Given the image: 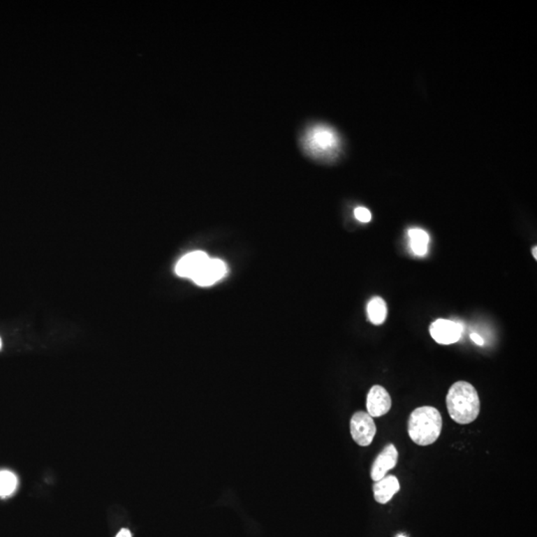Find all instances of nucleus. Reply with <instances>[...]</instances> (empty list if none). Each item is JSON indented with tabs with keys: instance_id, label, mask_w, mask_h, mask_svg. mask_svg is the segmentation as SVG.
Listing matches in <instances>:
<instances>
[{
	"instance_id": "1",
	"label": "nucleus",
	"mask_w": 537,
	"mask_h": 537,
	"mask_svg": "<svg viewBox=\"0 0 537 537\" xmlns=\"http://www.w3.org/2000/svg\"><path fill=\"white\" fill-rule=\"evenodd\" d=\"M446 403L450 417L461 425L473 423L480 414L478 391L466 381H458L450 387Z\"/></svg>"
},
{
	"instance_id": "2",
	"label": "nucleus",
	"mask_w": 537,
	"mask_h": 537,
	"mask_svg": "<svg viewBox=\"0 0 537 537\" xmlns=\"http://www.w3.org/2000/svg\"><path fill=\"white\" fill-rule=\"evenodd\" d=\"M443 428L442 415L432 406L417 408L408 421V433L415 444L432 445L440 437Z\"/></svg>"
},
{
	"instance_id": "3",
	"label": "nucleus",
	"mask_w": 537,
	"mask_h": 537,
	"mask_svg": "<svg viewBox=\"0 0 537 537\" xmlns=\"http://www.w3.org/2000/svg\"><path fill=\"white\" fill-rule=\"evenodd\" d=\"M341 145L339 135L334 128L318 125L309 128L302 138V147L309 156L316 159H332Z\"/></svg>"
},
{
	"instance_id": "4",
	"label": "nucleus",
	"mask_w": 537,
	"mask_h": 537,
	"mask_svg": "<svg viewBox=\"0 0 537 537\" xmlns=\"http://www.w3.org/2000/svg\"><path fill=\"white\" fill-rule=\"evenodd\" d=\"M351 433L356 444L367 447L372 444L376 434L374 418L367 412L354 413L351 420Z\"/></svg>"
},
{
	"instance_id": "5",
	"label": "nucleus",
	"mask_w": 537,
	"mask_h": 537,
	"mask_svg": "<svg viewBox=\"0 0 537 537\" xmlns=\"http://www.w3.org/2000/svg\"><path fill=\"white\" fill-rule=\"evenodd\" d=\"M227 272L228 268L225 262L216 258H209L192 281L200 287H209L222 280Z\"/></svg>"
},
{
	"instance_id": "6",
	"label": "nucleus",
	"mask_w": 537,
	"mask_h": 537,
	"mask_svg": "<svg viewBox=\"0 0 537 537\" xmlns=\"http://www.w3.org/2000/svg\"><path fill=\"white\" fill-rule=\"evenodd\" d=\"M463 328L458 323L449 320H437L430 327V334L436 342L440 344H456L459 341Z\"/></svg>"
},
{
	"instance_id": "7",
	"label": "nucleus",
	"mask_w": 537,
	"mask_h": 537,
	"mask_svg": "<svg viewBox=\"0 0 537 537\" xmlns=\"http://www.w3.org/2000/svg\"><path fill=\"white\" fill-rule=\"evenodd\" d=\"M392 400L384 387L374 385L368 392L367 407V413L372 417L384 416L390 411Z\"/></svg>"
},
{
	"instance_id": "8",
	"label": "nucleus",
	"mask_w": 537,
	"mask_h": 537,
	"mask_svg": "<svg viewBox=\"0 0 537 537\" xmlns=\"http://www.w3.org/2000/svg\"><path fill=\"white\" fill-rule=\"evenodd\" d=\"M397 462L398 451L395 446L393 444L387 445L372 464V473H370L372 480L377 482V480L385 477L388 471L395 468Z\"/></svg>"
},
{
	"instance_id": "9",
	"label": "nucleus",
	"mask_w": 537,
	"mask_h": 537,
	"mask_svg": "<svg viewBox=\"0 0 537 537\" xmlns=\"http://www.w3.org/2000/svg\"><path fill=\"white\" fill-rule=\"evenodd\" d=\"M209 256L203 251H194L189 253L178 261L175 266V273L179 277L189 278L190 280L197 275L206 262L209 260Z\"/></svg>"
},
{
	"instance_id": "10",
	"label": "nucleus",
	"mask_w": 537,
	"mask_h": 537,
	"mask_svg": "<svg viewBox=\"0 0 537 537\" xmlns=\"http://www.w3.org/2000/svg\"><path fill=\"white\" fill-rule=\"evenodd\" d=\"M400 490V484L395 476H385L381 480L374 482V494L375 501L381 505H385L391 501L394 494Z\"/></svg>"
},
{
	"instance_id": "11",
	"label": "nucleus",
	"mask_w": 537,
	"mask_h": 537,
	"mask_svg": "<svg viewBox=\"0 0 537 537\" xmlns=\"http://www.w3.org/2000/svg\"><path fill=\"white\" fill-rule=\"evenodd\" d=\"M410 239V246L415 255L425 256L428 252V245L430 238L428 233L424 230L419 228H412L408 232Z\"/></svg>"
},
{
	"instance_id": "12",
	"label": "nucleus",
	"mask_w": 537,
	"mask_h": 537,
	"mask_svg": "<svg viewBox=\"0 0 537 537\" xmlns=\"http://www.w3.org/2000/svg\"><path fill=\"white\" fill-rule=\"evenodd\" d=\"M367 315L374 325H381L387 316L386 302L379 297H375L367 304Z\"/></svg>"
},
{
	"instance_id": "13",
	"label": "nucleus",
	"mask_w": 537,
	"mask_h": 537,
	"mask_svg": "<svg viewBox=\"0 0 537 537\" xmlns=\"http://www.w3.org/2000/svg\"><path fill=\"white\" fill-rule=\"evenodd\" d=\"M17 478L9 471H0V496L6 498L15 492Z\"/></svg>"
},
{
	"instance_id": "14",
	"label": "nucleus",
	"mask_w": 537,
	"mask_h": 537,
	"mask_svg": "<svg viewBox=\"0 0 537 537\" xmlns=\"http://www.w3.org/2000/svg\"><path fill=\"white\" fill-rule=\"evenodd\" d=\"M354 215L358 221L367 223L372 220V213L365 207H358L354 210Z\"/></svg>"
},
{
	"instance_id": "15",
	"label": "nucleus",
	"mask_w": 537,
	"mask_h": 537,
	"mask_svg": "<svg viewBox=\"0 0 537 537\" xmlns=\"http://www.w3.org/2000/svg\"><path fill=\"white\" fill-rule=\"evenodd\" d=\"M471 339H472V341L475 342L476 344H478V346H484V339H483V337H480V335H478V334H471Z\"/></svg>"
},
{
	"instance_id": "16",
	"label": "nucleus",
	"mask_w": 537,
	"mask_h": 537,
	"mask_svg": "<svg viewBox=\"0 0 537 537\" xmlns=\"http://www.w3.org/2000/svg\"><path fill=\"white\" fill-rule=\"evenodd\" d=\"M116 537H133V536H131V531H128V529H124L119 532L118 536H117Z\"/></svg>"
},
{
	"instance_id": "17",
	"label": "nucleus",
	"mask_w": 537,
	"mask_h": 537,
	"mask_svg": "<svg viewBox=\"0 0 537 537\" xmlns=\"http://www.w3.org/2000/svg\"><path fill=\"white\" fill-rule=\"evenodd\" d=\"M536 251H537V248L536 246V247H534V249H532V255H534V257L536 258V259H537Z\"/></svg>"
},
{
	"instance_id": "18",
	"label": "nucleus",
	"mask_w": 537,
	"mask_h": 537,
	"mask_svg": "<svg viewBox=\"0 0 537 537\" xmlns=\"http://www.w3.org/2000/svg\"><path fill=\"white\" fill-rule=\"evenodd\" d=\"M0 348H1V339H0Z\"/></svg>"
},
{
	"instance_id": "19",
	"label": "nucleus",
	"mask_w": 537,
	"mask_h": 537,
	"mask_svg": "<svg viewBox=\"0 0 537 537\" xmlns=\"http://www.w3.org/2000/svg\"><path fill=\"white\" fill-rule=\"evenodd\" d=\"M397 537H406L405 536H398Z\"/></svg>"
}]
</instances>
